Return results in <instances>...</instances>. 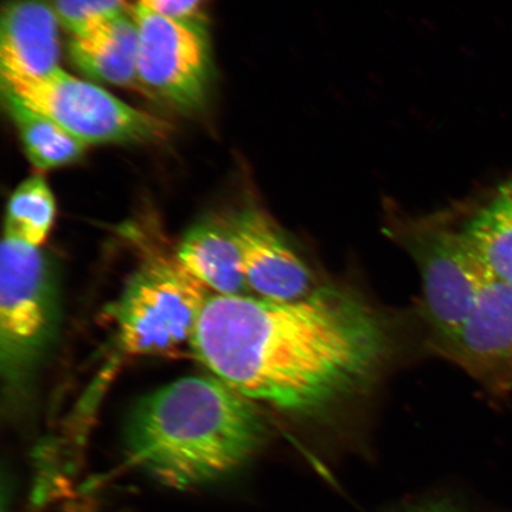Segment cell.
<instances>
[{"label":"cell","mask_w":512,"mask_h":512,"mask_svg":"<svg viewBox=\"0 0 512 512\" xmlns=\"http://www.w3.org/2000/svg\"><path fill=\"white\" fill-rule=\"evenodd\" d=\"M389 350L386 326L361 299L319 286L296 302L211 296L192 354L246 398L298 414L368 383Z\"/></svg>","instance_id":"obj_1"},{"label":"cell","mask_w":512,"mask_h":512,"mask_svg":"<svg viewBox=\"0 0 512 512\" xmlns=\"http://www.w3.org/2000/svg\"><path fill=\"white\" fill-rule=\"evenodd\" d=\"M127 463L170 489L226 479L264 443L255 401L217 379L194 376L145 396L128 416Z\"/></svg>","instance_id":"obj_2"},{"label":"cell","mask_w":512,"mask_h":512,"mask_svg":"<svg viewBox=\"0 0 512 512\" xmlns=\"http://www.w3.org/2000/svg\"><path fill=\"white\" fill-rule=\"evenodd\" d=\"M208 288L177 256L155 254L128 281L113 313L121 348L131 356L175 357L192 352Z\"/></svg>","instance_id":"obj_3"},{"label":"cell","mask_w":512,"mask_h":512,"mask_svg":"<svg viewBox=\"0 0 512 512\" xmlns=\"http://www.w3.org/2000/svg\"><path fill=\"white\" fill-rule=\"evenodd\" d=\"M2 88L86 146L160 142L170 133L166 121L62 68L41 79L2 82Z\"/></svg>","instance_id":"obj_4"},{"label":"cell","mask_w":512,"mask_h":512,"mask_svg":"<svg viewBox=\"0 0 512 512\" xmlns=\"http://www.w3.org/2000/svg\"><path fill=\"white\" fill-rule=\"evenodd\" d=\"M56 293L49 261L37 247L4 235L0 254V351L3 374L17 381L53 335Z\"/></svg>","instance_id":"obj_5"},{"label":"cell","mask_w":512,"mask_h":512,"mask_svg":"<svg viewBox=\"0 0 512 512\" xmlns=\"http://www.w3.org/2000/svg\"><path fill=\"white\" fill-rule=\"evenodd\" d=\"M138 29L137 72L142 92L179 111L198 110L210 79L207 32L202 23L182 21L133 5Z\"/></svg>","instance_id":"obj_6"},{"label":"cell","mask_w":512,"mask_h":512,"mask_svg":"<svg viewBox=\"0 0 512 512\" xmlns=\"http://www.w3.org/2000/svg\"><path fill=\"white\" fill-rule=\"evenodd\" d=\"M407 246L420 268L427 322L441 341L470 315L489 272L463 230H428Z\"/></svg>","instance_id":"obj_7"},{"label":"cell","mask_w":512,"mask_h":512,"mask_svg":"<svg viewBox=\"0 0 512 512\" xmlns=\"http://www.w3.org/2000/svg\"><path fill=\"white\" fill-rule=\"evenodd\" d=\"M437 348L491 393L512 392V287L489 273L460 328Z\"/></svg>","instance_id":"obj_8"},{"label":"cell","mask_w":512,"mask_h":512,"mask_svg":"<svg viewBox=\"0 0 512 512\" xmlns=\"http://www.w3.org/2000/svg\"><path fill=\"white\" fill-rule=\"evenodd\" d=\"M241 253L243 273L252 293L272 302H296L316 290L305 262L256 208L229 216Z\"/></svg>","instance_id":"obj_9"},{"label":"cell","mask_w":512,"mask_h":512,"mask_svg":"<svg viewBox=\"0 0 512 512\" xmlns=\"http://www.w3.org/2000/svg\"><path fill=\"white\" fill-rule=\"evenodd\" d=\"M60 27L50 0H8L0 19L2 82L41 79L59 69Z\"/></svg>","instance_id":"obj_10"},{"label":"cell","mask_w":512,"mask_h":512,"mask_svg":"<svg viewBox=\"0 0 512 512\" xmlns=\"http://www.w3.org/2000/svg\"><path fill=\"white\" fill-rule=\"evenodd\" d=\"M179 262L216 296H252L230 217L195 224L177 248Z\"/></svg>","instance_id":"obj_11"},{"label":"cell","mask_w":512,"mask_h":512,"mask_svg":"<svg viewBox=\"0 0 512 512\" xmlns=\"http://www.w3.org/2000/svg\"><path fill=\"white\" fill-rule=\"evenodd\" d=\"M69 55L83 74L95 80L142 91L137 72L138 29L132 10L72 36Z\"/></svg>","instance_id":"obj_12"},{"label":"cell","mask_w":512,"mask_h":512,"mask_svg":"<svg viewBox=\"0 0 512 512\" xmlns=\"http://www.w3.org/2000/svg\"><path fill=\"white\" fill-rule=\"evenodd\" d=\"M3 104L21 139L24 152L37 170L48 171L78 163L87 146L55 124L53 120L32 110L17 96L2 88Z\"/></svg>","instance_id":"obj_13"},{"label":"cell","mask_w":512,"mask_h":512,"mask_svg":"<svg viewBox=\"0 0 512 512\" xmlns=\"http://www.w3.org/2000/svg\"><path fill=\"white\" fill-rule=\"evenodd\" d=\"M462 230L486 271L512 287V181L503 184Z\"/></svg>","instance_id":"obj_14"},{"label":"cell","mask_w":512,"mask_h":512,"mask_svg":"<svg viewBox=\"0 0 512 512\" xmlns=\"http://www.w3.org/2000/svg\"><path fill=\"white\" fill-rule=\"evenodd\" d=\"M56 217V201L42 175H34L12 192L5 216V236L40 247Z\"/></svg>","instance_id":"obj_15"},{"label":"cell","mask_w":512,"mask_h":512,"mask_svg":"<svg viewBox=\"0 0 512 512\" xmlns=\"http://www.w3.org/2000/svg\"><path fill=\"white\" fill-rule=\"evenodd\" d=\"M50 2L61 27L68 30L72 36L79 35L108 18L125 14L133 8L128 5L127 0H50Z\"/></svg>","instance_id":"obj_16"},{"label":"cell","mask_w":512,"mask_h":512,"mask_svg":"<svg viewBox=\"0 0 512 512\" xmlns=\"http://www.w3.org/2000/svg\"><path fill=\"white\" fill-rule=\"evenodd\" d=\"M207 0H137V4L157 14L182 21L202 23V10Z\"/></svg>","instance_id":"obj_17"},{"label":"cell","mask_w":512,"mask_h":512,"mask_svg":"<svg viewBox=\"0 0 512 512\" xmlns=\"http://www.w3.org/2000/svg\"><path fill=\"white\" fill-rule=\"evenodd\" d=\"M409 512H452L450 510H447L446 508H439V507H426V508H419L414 511Z\"/></svg>","instance_id":"obj_18"}]
</instances>
